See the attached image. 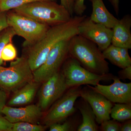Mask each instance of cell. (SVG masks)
<instances>
[{
	"instance_id": "cell-16",
	"label": "cell",
	"mask_w": 131,
	"mask_h": 131,
	"mask_svg": "<svg viewBox=\"0 0 131 131\" xmlns=\"http://www.w3.org/2000/svg\"><path fill=\"white\" fill-rule=\"evenodd\" d=\"M39 84L33 81L15 91L8 101L7 106L13 107L23 106L31 103L35 97Z\"/></svg>"
},
{
	"instance_id": "cell-32",
	"label": "cell",
	"mask_w": 131,
	"mask_h": 131,
	"mask_svg": "<svg viewBox=\"0 0 131 131\" xmlns=\"http://www.w3.org/2000/svg\"><path fill=\"white\" fill-rule=\"evenodd\" d=\"M7 98L6 92L2 89H0V114H2L3 109L6 105Z\"/></svg>"
},
{
	"instance_id": "cell-30",
	"label": "cell",
	"mask_w": 131,
	"mask_h": 131,
	"mask_svg": "<svg viewBox=\"0 0 131 131\" xmlns=\"http://www.w3.org/2000/svg\"><path fill=\"white\" fill-rule=\"evenodd\" d=\"M76 0H60L61 4L69 12L72 16L74 14V7Z\"/></svg>"
},
{
	"instance_id": "cell-28",
	"label": "cell",
	"mask_w": 131,
	"mask_h": 131,
	"mask_svg": "<svg viewBox=\"0 0 131 131\" xmlns=\"http://www.w3.org/2000/svg\"><path fill=\"white\" fill-rule=\"evenodd\" d=\"M13 123L0 114V131H12Z\"/></svg>"
},
{
	"instance_id": "cell-9",
	"label": "cell",
	"mask_w": 131,
	"mask_h": 131,
	"mask_svg": "<svg viewBox=\"0 0 131 131\" xmlns=\"http://www.w3.org/2000/svg\"><path fill=\"white\" fill-rule=\"evenodd\" d=\"M42 83L38 92V105L42 111L50 107L69 89L63 73L60 71Z\"/></svg>"
},
{
	"instance_id": "cell-29",
	"label": "cell",
	"mask_w": 131,
	"mask_h": 131,
	"mask_svg": "<svg viewBox=\"0 0 131 131\" xmlns=\"http://www.w3.org/2000/svg\"><path fill=\"white\" fill-rule=\"evenodd\" d=\"M7 12L0 11V33L9 27L7 21Z\"/></svg>"
},
{
	"instance_id": "cell-1",
	"label": "cell",
	"mask_w": 131,
	"mask_h": 131,
	"mask_svg": "<svg viewBox=\"0 0 131 131\" xmlns=\"http://www.w3.org/2000/svg\"><path fill=\"white\" fill-rule=\"evenodd\" d=\"M86 17L85 15H76L65 23L50 27L38 41L24 47L26 52L24 56L33 72L44 62L49 52L56 45L78 34V26Z\"/></svg>"
},
{
	"instance_id": "cell-14",
	"label": "cell",
	"mask_w": 131,
	"mask_h": 131,
	"mask_svg": "<svg viewBox=\"0 0 131 131\" xmlns=\"http://www.w3.org/2000/svg\"><path fill=\"white\" fill-rule=\"evenodd\" d=\"M131 17L127 14L119 20L112 30L111 44L117 47L131 48Z\"/></svg>"
},
{
	"instance_id": "cell-6",
	"label": "cell",
	"mask_w": 131,
	"mask_h": 131,
	"mask_svg": "<svg viewBox=\"0 0 131 131\" xmlns=\"http://www.w3.org/2000/svg\"><path fill=\"white\" fill-rule=\"evenodd\" d=\"M62 68V72L65 77L66 84L69 88L82 85L95 86L101 81L113 80L115 77L111 73L99 75L91 72L69 56Z\"/></svg>"
},
{
	"instance_id": "cell-26",
	"label": "cell",
	"mask_w": 131,
	"mask_h": 131,
	"mask_svg": "<svg viewBox=\"0 0 131 131\" xmlns=\"http://www.w3.org/2000/svg\"><path fill=\"white\" fill-rule=\"evenodd\" d=\"M85 0H76L74 7V13L78 16L83 15L86 6L84 4Z\"/></svg>"
},
{
	"instance_id": "cell-11",
	"label": "cell",
	"mask_w": 131,
	"mask_h": 131,
	"mask_svg": "<svg viewBox=\"0 0 131 131\" xmlns=\"http://www.w3.org/2000/svg\"><path fill=\"white\" fill-rule=\"evenodd\" d=\"M87 86L81 89L80 97L91 107L95 115L96 122L101 124L103 121L110 119V111L113 106L112 102Z\"/></svg>"
},
{
	"instance_id": "cell-21",
	"label": "cell",
	"mask_w": 131,
	"mask_h": 131,
	"mask_svg": "<svg viewBox=\"0 0 131 131\" xmlns=\"http://www.w3.org/2000/svg\"><path fill=\"white\" fill-rule=\"evenodd\" d=\"M12 131H44L46 125L32 124L28 122H18L13 123Z\"/></svg>"
},
{
	"instance_id": "cell-3",
	"label": "cell",
	"mask_w": 131,
	"mask_h": 131,
	"mask_svg": "<svg viewBox=\"0 0 131 131\" xmlns=\"http://www.w3.org/2000/svg\"><path fill=\"white\" fill-rule=\"evenodd\" d=\"M12 10L50 27L65 23L72 17L66 8L56 1L36 2Z\"/></svg>"
},
{
	"instance_id": "cell-10",
	"label": "cell",
	"mask_w": 131,
	"mask_h": 131,
	"mask_svg": "<svg viewBox=\"0 0 131 131\" xmlns=\"http://www.w3.org/2000/svg\"><path fill=\"white\" fill-rule=\"evenodd\" d=\"M78 30V35L93 42L102 51L111 44L112 29L94 22L89 17H86L81 22Z\"/></svg>"
},
{
	"instance_id": "cell-5",
	"label": "cell",
	"mask_w": 131,
	"mask_h": 131,
	"mask_svg": "<svg viewBox=\"0 0 131 131\" xmlns=\"http://www.w3.org/2000/svg\"><path fill=\"white\" fill-rule=\"evenodd\" d=\"M7 19L9 26L13 29L16 35L25 39L24 48L38 41L50 27L13 10L7 12Z\"/></svg>"
},
{
	"instance_id": "cell-33",
	"label": "cell",
	"mask_w": 131,
	"mask_h": 131,
	"mask_svg": "<svg viewBox=\"0 0 131 131\" xmlns=\"http://www.w3.org/2000/svg\"><path fill=\"white\" fill-rule=\"evenodd\" d=\"M114 9L117 15H118L119 11V0H108Z\"/></svg>"
},
{
	"instance_id": "cell-15",
	"label": "cell",
	"mask_w": 131,
	"mask_h": 131,
	"mask_svg": "<svg viewBox=\"0 0 131 131\" xmlns=\"http://www.w3.org/2000/svg\"><path fill=\"white\" fill-rule=\"evenodd\" d=\"M92 6L90 18L92 21L112 29L119 19L108 11L103 0H89Z\"/></svg>"
},
{
	"instance_id": "cell-19",
	"label": "cell",
	"mask_w": 131,
	"mask_h": 131,
	"mask_svg": "<svg viewBox=\"0 0 131 131\" xmlns=\"http://www.w3.org/2000/svg\"><path fill=\"white\" fill-rule=\"evenodd\" d=\"M102 52L105 58L114 65L122 69L126 67L120 56L118 47L111 44Z\"/></svg>"
},
{
	"instance_id": "cell-17",
	"label": "cell",
	"mask_w": 131,
	"mask_h": 131,
	"mask_svg": "<svg viewBox=\"0 0 131 131\" xmlns=\"http://www.w3.org/2000/svg\"><path fill=\"white\" fill-rule=\"evenodd\" d=\"M78 109L81 114L82 121L77 130L98 131L99 128L96 124L95 115L89 103L83 100V102L78 106Z\"/></svg>"
},
{
	"instance_id": "cell-20",
	"label": "cell",
	"mask_w": 131,
	"mask_h": 131,
	"mask_svg": "<svg viewBox=\"0 0 131 131\" xmlns=\"http://www.w3.org/2000/svg\"><path fill=\"white\" fill-rule=\"evenodd\" d=\"M43 1L55 0H0V11L8 12L26 4Z\"/></svg>"
},
{
	"instance_id": "cell-2",
	"label": "cell",
	"mask_w": 131,
	"mask_h": 131,
	"mask_svg": "<svg viewBox=\"0 0 131 131\" xmlns=\"http://www.w3.org/2000/svg\"><path fill=\"white\" fill-rule=\"evenodd\" d=\"M69 56L91 72L99 75L109 73L108 63L102 52L95 43L78 34L70 40Z\"/></svg>"
},
{
	"instance_id": "cell-34",
	"label": "cell",
	"mask_w": 131,
	"mask_h": 131,
	"mask_svg": "<svg viewBox=\"0 0 131 131\" xmlns=\"http://www.w3.org/2000/svg\"><path fill=\"white\" fill-rule=\"evenodd\" d=\"M123 124H121V131H131V121L129 119L126 121Z\"/></svg>"
},
{
	"instance_id": "cell-7",
	"label": "cell",
	"mask_w": 131,
	"mask_h": 131,
	"mask_svg": "<svg viewBox=\"0 0 131 131\" xmlns=\"http://www.w3.org/2000/svg\"><path fill=\"white\" fill-rule=\"evenodd\" d=\"M70 39L59 42L51 50L44 62L33 72L34 81L42 83L60 71L69 56Z\"/></svg>"
},
{
	"instance_id": "cell-24",
	"label": "cell",
	"mask_w": 131,
	"mask_h": 131,
	"mask_svg": "<svg viewBox=\"0 0 131 131\" xmlns=\"http://www.w3.org/2000/svg\"><path fill=\"white\" fill-rule=\"evenodd\" d=\"M100 129L102 131H120L121 124L115 120H108L101 124Z\"/></svg>"
},
{
	"instance_id": "cell-23",
	"label": "cell",
	"mask_w": 131,
	"mask_h": 131,
	"mask_svg": "<svg viewBox=\"0 0 131 131\" xmlns=\"http://www.w3.org/2000/svg\"><path fill=\"white\" fill-rule=\"evenodd\" d=\"M16 47L12 42L7 43L4 47L1 52V58L4 61H13L17 58Z\"/></svg>"
},
{
	"instance_id": "cell-8",
	"label": "cell",
	"mask_w": 131,
	"mask_h": 131,
	"mask_svg": "<svg viewBox=\"0 0 131 131\" xmlns=\"http://www.w3.org/2000/svg\"><path fill=\"white\" fill-rule=\"evenodd\" d=\"M80 86L70 88L61 97L52 104L45 117V125L49 127L55 123H62L75 112V102L80 97Z\"/></svg>"
},
{
	"instance_id": "cell-4",
	"label": "cell",
	"mask_w": 131,
	"mask_h": 131,
	"mask_svg": "<svg viewBox=\"0 0 131 131\" xmlns=\"http://www.w3.org/2000/svg\"><path fill=\"white\" fill-rule=\"evenodd\" d=\"M33 81V72L24 55L13 61L9 67L0 66V88L5 91L15 92Z\"/></svg>"
},
{
	"instance_id": "cell-12",
	"label": "cell",
	"mask_w": 131,
	"mask_h": 131,
	"mask_svg": "<svg viewBox=\"0 0 131 131\" xmlns=\"http://www.w3.org/2000/svg\"><path fill=\"white\" fill-rule=\"evenodd\" d=\"M113 83L110 85L98 83L96 86H88L94 91L101 94L112 103H131V83H126L115 77Z\"/></svg>"
},
{
	"instance_id": "cell-22",
	"label": "cell",
	"mask_w": 131,
	"mask_h": 131,
	"mask_svg": "<svg viewBox=\"0 0 131 131\" xmlns=\"http://www.w3.org/2000/svg\"><path fill=\"white\" fill-rule=\"evenodd\" d=\"M16 35L14 30L12 27H8L0 33V66L3 64L1 58V52L4 47L7 43L12 42L14 37Z\"/></svg>"
},
{
	"instance_id": "cell-13",
	"label": "cell",
	"mask_w": 131,
	"mask_h": 131,
	"mask_svg": "<svg viewBox=\"0 0 131 131\" xmlns=\"http://www.w3.org/2000/svg\"><path fill=\"white\" fill-rule=\"evenodd\" d=\"M42 111L38 105H28L19 108L6 105L3 109L2 114L12 123L28 122L37 124L43 115Z\"/></svg>"
},
{
	"instance_id": "cell-31",
	"label": "cell",
	"mask_w": 131,
	"mask_h": 131,
	"mask_svg": "<svg viewBox=\"0 0 131 131\" xmlns=\"http://www.w3.org/2000/svg\"><path fill=\"white\" fill-rule=\"evenodd\" d=\"M120 79L131 80V65L122 69L118 72Z\"/></svg>"
},
{
	"instance_id": "cell-27",
	"label": "cell",
	"mask_w": 131,
	"mask_h": 131,
	"mask_svg": "<svg viewBox=\"0 0 131 131\" xmlns=\"http://www.w3.org/2000/svg\"><path fill=\"white\" fill-rule=\"evenodd\" d=\"M120 56L126 67L131 65V58L129 56V49L125 47H118Z\"/></svg>"
},
{
	"instance_id": "cell-25",
	"label": "cell",
	"mask_w": 131,
	"mask_h": 131,
	"mask_svg": "<svg viewBox=\"0 0 131 131\" xmlns=\"http://www.w3.org/2000/svg\"><path fill=\"white\" fill-rule=\"evenodd\" d=\"M50 131H75V128L73 124L69 121H66L61 124V123H55L50 125Z\"/></svg>"
},
{
	"instance_id": "cell-18",
	"label": "cell",
	"mask_w": 131,
	"mask_h": 131,
	"mask_svg": "<svg viewBox=\"0 0 131 131\" xmlns=\"http://www.w3.org/2000/svg\"><path fill=\"white\" fill-rule=\"evenodd\" d=\"M110 115L118 122H124L131 119V103H117L113 106Z\"/></svg>"
}]
</instances>
